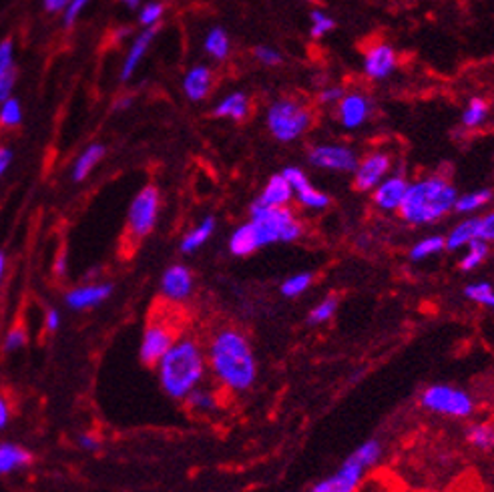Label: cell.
<instances>
[{
  "instance_id": "5",
  "label": "cell",
  "mask_w": 494,
  "mask_h": 492,
  "mask_svg": "<svg viewBox=\"0 0 494 492\" xmlns=\"http://www.w3.org/2000/svg\"><path fill=\"white\" fill-rule=\"evenodd\" d=\"M314 111L307 103L282 96L269 105L266 125L271 137L279 143H294L314 127Z\"/></svg>"
},
{
  "instance_id": "25",
  "label": "cell",
  "mask_w": 494,
  "mask_h": 492,
  "mask_svg": "<svg viewBox=\"0 0 494 492\" xmlns=\"http://www.w3.org/2000/svg\"><path fill=\"white\" fill-rule=\"evenodd\" d=\"M203 48L211 56L213 61H226L231 53V41L226 28L213 26L206 35V41H203Z\"/></svg>"
},
{
  "instance_id": "51",
  "label": "cell",
  "mask_w": 494,
  "mask_h": 492,
  "mask_svg": "<svg viewBox=\"0 0 494 492\" xmlns=\"http://www.w3.org/2000/svg\"><path fill=\"white\" fill-rule=\"evenodd\" d=\"M71 0H45V11L51 13V15H56V13H63L66 6H69Z\"/></svg>"
},
{
  "instance_id": "38",
  "label": "cell",
  "mask_w": 494,
  "mask_h": 492,
  "mask_svg": "<svg viewBox=\"0 0 494 492\" xmlns=\"http://www.w3.org/2000/svg\"><path fill=\"white\" fill-rule=\"evenodd\" d=\"M464 296H467L474 304L494 310V287L489 282L469 284L467 287H464Z\"/></svg>"
},
{
  "instance_id": "6",
  "label": "cell",
  "mask_w": 494,
  "mask_h": 492,
  "mask_svg": "<svg viewBox=\"0 0 494 492\" xmlns=\"http://www.w3.org/2000/svg\"><path fill=\"white\" fill-rule=\"evenodd\" d=\"M422 408L447 418H469L474 412V398L467 390L450 384H432L420 394Z\"/></svg>"
},
{
  "instance_id": "35",
  "label": "cell",
  "mask_w": 494,
  "mask_h": 492,
  "mask_svg": "<svg viewBox=\"0 0 494 492\" xmlns=\"http://www.w3.org/2000/svg\"><path fill=\"white\" fill-rule=\"evenodd\" d=\"M352 458H356L360 465H364L366 468H372L378 465V460L382 458V442L380 440H366L362 442L360 447H358L352 455Z\"/></svg>"
},
{
  "instance_id": "55",
  "label": "cell",
  "mask_w": 494,
  "mask_h": 492,
  "mask_svg": "<svg viewBox=\"0 0 494 492\" xmlns=\"http://www.w3.org/2000/svg\"><path fill=\"white\" fill-rule=\"evenodd\" d=\"M55 272L59 276L65 274V257H59V262H56V266H55Z\"/></svg>"
},
{
  "instance_id": "31",
  "label": "cell",
  "mask_w": 494,
  "mask_h": 492,
  "mask_svg": "<svg viewBox=\"0 0 494 492\" xmlns=\"http://www.w3.org/2000/svg\"><path fill=\"white\" fill-rule=\"evenodd\" d=\"M442 249H447V246H444V236H426L412 246L408 257L412 262H422V259H428L436 254H440Z\"/></svg>"
},
{
  "instance_id": "27",
  "label": "cell",
  "mask_w": 494,
  "mask_h": 492,
  "mask_svg": "<svg viewBox=\"0 0 494 492\" xmlns=\"http://www.w3.org/2000/svg\"><path fill=\"white\" fill-rule=\"evenodd\" d=\"M490 115V101L484 96H472L467 109L462 111V127L464 129H479L487 123Z\"/></svg>"
},
{
  "instance_id": "13",
  "label": "cell",
  "mask_w": 494,
  "mask_h": 492,
  "mask_svg": "<svg viewBox=\"0 0 494 492\" xmlns=\"http://www.w3.org/2000/svg\"><path fill=\"white\" fill-rule=\"evenodd\" d=\"M398 66V53L390 43L376 41L364 51V75L370 81H386Z\"/></svg>"
},
{
  "instance_id": "7",
  "label": "cell",
  "mask_w": 494,
  "mask_h": 492,
  "mask_svg": "<svg viewBox=\"0 0 494 492\" xmlns=\"http://www.w3.org/2000/svg\"><path fill=\"white\" fill-rule=\"evenodd\" d=\"M161 209V193L155 186H145L129 206L127 214V234L137 244V241L147 237L157 226Z\"/></svg>"
},
{
  "instance_id": "9",
  "label": "cell",
  "mask_w": 494,
  "mask_h": 492,
  "mask_svg": "<svg viewBox=\"0 0 494 492\" xmlns=\"http://www.w3.org/2000/svg\"><path fill=\"white\" fill-rule=\"evenodd\" d=\"M309 166L324 171H336V173H354L358 167V153L340 143H319L309 147L307 151Z\"/></svg>"
},
{
  "instance_id": "43",
  "label": "cell",
  "mask_w": 494,
  "mask_h": 492,
  "mask_svg": "<svg viewBox=\"0 0 494 492\" xmlns=\"http://www.w3.org/2000/svg\"><path fill=\"white\" fill-rule=\"evenodd\" d=\"M282 176L289 183V187L294 189V196L297 191H302L307 186H312V183H309V179H307V176H306V171L299 169V167H286L282 171Z\"/></svg>"
},
{
  "instance_id": "24",
  "label": "cell",
  "mask_w": 494,
  "mask_h": 492,
  "mask_svg": "<svg viewBox=\"0 0 494 492\" xmlns=\"http://www.w3.org/2000/svg\"><path fill=\"white\" fill-rule=\"evenodd\" d=\"M105 157V145L93 143L89 147L83 149V153L76 157L73 166V179L75 181H85L91 176V171L99 166V161Z\"/></svg>"
},
{
  "instance_id": "52",
  "label": "cell",
  "mask_w": 494,
  "mask_h": 492,
  "mask_svg": "<svg viewBox=\"0 0 494 492\" xmlns=\"http://www.w3.org/2000/svg\"><path fill=\"white\" fill-rule=\"evenodd\" d=\"M13 163V151L8 147H0V177L5 176Z\"/></svg>"
},
{
  "instance_id": "8",
  "label": "cell",
  "mask_w": 494,
  "mask_h": 492,
  "mask_svg": "<svg viewBox=\"0 0 494 492\" xmlns=\"http://www.w3.org/2000/svg\"><path fill=\"white\" fill-rule=\"evenodd\" d=\"M179 332L176 324L165 316H155L147 322L141 336L139 346V358L145 366L155 368L157 362L163 358L173 344L179 340Z\"/></svg>"
},
{
  "instance_id": "46",
  "label": "cell",
  "mask_w": 494,
  "mask_h": 492,
  "mask_svg": "<svg viewBox=\"0 0 494 492\" xmlns=\"http://www.w3.org/2000/svg\"><path fill=\"white\" fill-rule=\"evenodd\" d=\"M91 0H71L69 6L63 11V23L65 26H73L76 23V18L83 15V11L89 6Z\"/></svg>"
},
{
  "instance_id": "44",
  "label": "cell",
  "mask_w": 494,
  "mask_h": 492,
  "mask_svg": "<svg viewBox=\"0 0 494 492\" xmlns=\"http://www.w3.org/2000/svg\"><path fill=\"white\" fill-rule=\"evenodd\" d=\"M254 56L256 59L264 65V66H277L282 65V53L276 51L274 46H267V45H259L254 48Z\"/></svg>"
},
{
  "instance_id": "18",
  "label": "cell",
  "mask_w": 494,
  "mask_h": 492,
  "mask_svg": "<svg viewBox=\"0 0 494 492\" xmlns=\"http://www.w3.org/2000/svg\"><path fill=\"white\" fill-rule=\"evenodd\" d=\"M159 33V26H153V28H145V31L135 38L131 48H129V53L127 56H125V61H123V69H121V81H129L133 73L137 71V66L139 63L143 61V56L147 55L149 51V46L153 45L155 41V36H157Z\"/></svg>"
},
{
  "instance_id": "17",
  "label": "cell",
  "mask_w": 494,
  "mask_h": 492,
  "mask_svg": "<svg viewBox=\"0 0 494 492\" xmlns=\"http://www.w3.org/2000/svg\"><path fill=\"white\" fill-rule=\"evenodd\" d=\"M213 89V71L207 65H196L183 76V93L189 101H206Z\"/></svg>"
},
{
  "instance_id": "20",
  "label": "cell",
  "mask_w": 494,
  "mask_h": 492,
  "mask_svg": "<svg viewBox=\"0 0 494 492\" xmlns=\"http://www.w3.org/2000/svg\"><path fill=\"white\" fill-rule=\"evenodd\" d=\"M294 199V189L289 187V183L284 179L282 173L271 177L266 187L261 189L256 204L264 207H289V201Z\"/></svg>"
},
{
  "instance_id": "29",
  "label": "cell",
  "mask_w": 494,
  "mask_h": 492,
  "mask_svg": "<svg viewBox=\"0 0 494 492\" xmlns=\"http://www.w3.org/2000/svg\"><path fill=\"white\" fill-rule=\"evenodd\" d=\"M467 440L472 448L480 452L494 450V424L492 422H474L467 428Z\"/></svg>"
},
{
  "instance_id": "22",
  "label": "cell",
  "mask_w": 494,
  "mask_h": 492,
  "mask_svg": "<svg viewBox=\"0 0 494 492\" xmlns=\"http://www.w3.org/2000/svg\"><path fill=\"white\" fill-rule=\"evenodd\" d=\"M477 239H479V217H467L449 231V236L444 237V246H447L450 252H459V249L469 247L472 241Z\"/></svg>"
},
{
  "instance_id": "45",
  "label": "cell",
  "mask_w": 494,
  "mask_h": 492,
  "mask_svg": "<svg viewBox=\"0 0 494 492\" xmlns=\"http://www.w3.org/2000/svg\"><path fill=\"white\" fill-rule=\"evenodd\" d=\"M344 95H346V91L342 89V86L329 85V86H324V89L318 93V103L326 105V107H332V105L340 103V99Z\"/></svg>"
},
{
  "instance_id": "39",
  "label": "cell",
  "mask_w": 494,
  "mask_h": 492,
  "mask_svg": "<svg viewBox=\"0 0 494 492\" xmlns=\"http://www.w3.org/2000/svg\"><path fill=\"white\" fill-rule=\"evenodd\" d=\"M336 28V21L329 15H326L324 11H316L309 13V36L312 38H324L328 33H332Z\"/></svg>"
},
{
  "instance_id": "26",
  "label": "cell",
  "mask_w": 494,
  "mask_h": 492,
  "mask_svg": "<svg viewBox=\"0 0 494 492\" xmlns=\"http://www.w3.org/2000/svg\"><path fill=\"white\" fill-rule=\"evenodd\" d=\"M257 241L254 236V229H251L249 221L244 226H239L234 234L229 237V252L236 257H247L257 252Z\"/></svg>"
},
{
  "instance_id": "19",
  "label": "cell",
  "mask_w": 494,
  "mask_h": 492,
  "mask_svg": "<svg viewBox=\"0 0 494 492\" xmlns=\"http://www.w3.org/2000/svg\"><path fill=\"white\" fill-rule=\"evenodd\" d=\"M251 113V101L244 91H234L226 95L216 107H213V117L231 119V121H246Z\"/></svg>"
},
{
  "instance_id": "32",
  "label": "cell",
  "mask_w": 494,
  "mask_h": 492,
  "mask_svg": "<svg viewBox=\"0 0 494 492\" xmlns=\"http://www.w3.org/2000/svg\"><path fill=\"white\" fill-rule=\"evenodd\" d=\"M464 249H467V254H464L460 259L462 272H472V269L482 266V262L489 257V252H490L489 244H484V241H480V239L472 241V244Z\"/></svg>"
},
{
  "instance_id": "11",
  "label": "cell",
  "mask_w": 494,
  "mask_h": 492,
  "mask_svg": "<svg viewBox=\"0 0 494 492\" xmlns=\"http://www.w3.org/2000/svg\"><path fill=\"white\" fill-rule=\"evenodd\" d=\"M372 99L362 91H346V95L336 105V119L346 131H356L364 127L372 117Z\"/></svg>"
},
{
  "instance_id": "30",
  "label": "cell",
  "mask_w": 494,
  "mask_h": 492,
  "mask_svg": "<svg viewBox=\"0 0 494 492\" xmlns=\"http://www.w3.org/2000/svg\"><path fill=\"white\" fill-rule=\"evenodd\" d=\"M183 402H186V407L193 414H211V412H216L219 407V397L213 390L199 386V388L193 390Z\"/></svg>"
},
{
  "instance_id": "56",
  "label": "cell",
  "mask_w": 494,
  "mask_h": 492,
  "mask_svg": "<svg viewBox=\"0 0 494 492\" xmlns=\"http://www.w3.org/2000/svg\"><path fill=\"white\" fill-rule=\"evenodd\" d=\"M123 5H127L129 8H137L141 5V0H121Z\"/></svg>"
},
{
  "instance_id": "14",
  "label": "cell",
  "mask_w": 494,
  "mask_h": 492,
  "mask_svg": "<svg viewBox=\"0 0 494 492\" xmlns=\"http://www.w3.org/2000/svg\"><path fill=\"white\" fill-rule=\"evenodd\" d=\"M410 179L404 173H390L380 186L372 191V204L384 214H398L402 201L408 191Z\"/></svg>"
},
{
  "instance_id": "53",
  "label": "cell",
  "mask_w": 494,
  "mask_h": 492,
  "mask_svg": "<svg viewBox=\"0 0 494 492\" xmlns=\"http://www.w3.org/2000/svg\"><path fill=\"white\" fill-rule=\"evenodd\" d=\"M5 272H6V257H5V254H3V252H0V287H3Z\"/></svg>"
},
{
  "instance_id": "3",
  "label": "cell",
  "mask_w": 494,
  "mask_h": 492,
  "mask_svg": "<svg viewBox=\"0 0 494 492\" xmlns=\"http://www.w3.org/2000/svg\"><path fill=\"white\" fill-rule=\"evenodd\" d=\"M457 199L459 191L450 179L444 176H428L410 181L398 216L404 224L414 227L432 226L452 214Z\"/></svg>"
},
{
  "instance_id": "37",
  "label": "cell",
  "mask_w": 494,
  "mask_h": 492,
  "mask_svg": "<svg viewBox=\"0 0 494 492\" xmlns=\"http://www.w3.org/2000/svg\"><path fill=\"white\" fill-rule=\"evenodd\" d=\"M312 282H314L312 274L299 272V274L289 276L286 282L279 286V292H282V296H286V297H299V296L307 292L309 286H312Z\"/></svg>"
},
{
  "instance_id": "48",
  "label": "cell",
  "mask_w": 494,
  "mask_h": 492,
  "mask_svg": "<svg viewBox=\"0 0 494 492\" xmlns=\"http://www.w3.org/2000/svg\"><path fill=\"white\" fill-rule=\"evenodd\" d=\"M76 445H79V448H83L85 452H96L101 448V440L93 432H83L81 437L76 438Z\"/></svg>"
},
{
  "instance_id": "2",
  "label": "cell",
  "mask_w": 494,
  "mask_h": 492,
  "mask_svg": "<svg viewBox=\"0 0 494 492\" xmlns=\"http://www.w3.org/2000/svg\"><path fill=\"white\" fill-rule=\"evenodd\" d=\"M161 390L171 400L183 402L199 388L209 372L207 356L196 337L181 336L155 366Z\"/></svg>"
},
{
  "instance_id": "21",
  "label": "cell",
  "mask_w": 494,
  "mask_h": 492,
  "mask_svg": "<svg viewBox=\"0 0 494 492\" xmlns=\"http://www.w3.org/2000/svg\"><path fill=\"white\" fill-rule=\"evenodd\" d=\"M33 465V452L16 442H0V477Z\"/></svg>"
},
{
  "instance_id": "36",
  "label": "cell",
  "mask_w": 494,
  "mask_h": 492,
  "mask_svg": "<svg viewBox=\"0 0 494 492\" xmlns=\"http://www.w3.org/2000/svg\"><path fill=\"white\" fill-rule=\"evenodd\" d=\"M23 123V105L16 96L6 99L0 105V127L5 129H15Z\"/></svg>"
},
{
  "instance_id": "57",
  "label": "cell",
  "mask_w": 494,
  "mask_h": 492,
  "mask_svg": "<svg viewBox=\"0 0 494 492\" xmlns=\"http://www.w3.org/2000/svg\"><path fill=\"white\" fill-rule=\"evenodd\" d=\"M306 3H316V0H306Z\"/></svg>"
},
{
  "instance_id": "54",
  "label": "cell",
  "mask_w": 494,
  "mask_h": 492,
  "mask_svg": "<svg viewBox=\"0 0 494 492\" xmlns=\"http://www.w3.org/2000/svg\"><path fill=\"white\" fill-rule=\"evenodd\" d=\"M131 103H133L131 96H123V99L119 103H115V109H127Z\"/></svg>"
},
{
  "instance_id": "10",
  "label": "cell",
  "mask_w": 494,
  "mask_h": 492,
  "mask_svg": "<svg viewBox=\"0 0 494 492\" xmlns=\"http://www.w3.org/2000/svg\"><path fill=\"white\" fill-rule=\"evenodd\" d=\"M392 171V156L388 151L376 149L370 151L358 161L354 169V187L358 191H374L380 183L390 176Z\"/></svg>"
},
{
  "instance_id": "16",
  "label": "cell",
  "mask_w": 494,
  "mask_h": 492,
  "mask_svg": "<svg viewBox=\"0 0 494 492\" xmlns=\"http://www.w3.org/2000/svg\"><path fill=\"white\" fill-rule=\"evenodd\" d=\"M113 294V284L99 282V284H85L79 287H73L71 292H66L65 304L75 312H85L91 310L109 300Z\"/></svg>"
},
{
  "instance_id": "34",
  "label": "cell",
  "mask_w": 494,
  "mask_h": 492,
  "mask_svg": "<svg viewBox=\"0 0 494 492\" xmlns=\"http://www.w3.org/2000/svg\"><path fill=\"white\" fill-rule=\"evenodd\" d=\"M294 197L299 201V206L306 207V209H312V211H322V209L329 207V204H332V199H329L328 193L319 191L312 186H307L306 189L297 191Z\"/></svg>"
},
{
  "instance_id": "33",
  "label": "cell",
  "mask_w": 494,
  "mask_h": 492,
  "mask_svg": "<svg viewBox=\"0 0 494 492\" xmlns=\"http://www.w3.org/2000/svg\"><path fill=\"white\" fill-rule=\"evenodd\" d=\"M338 306H340V302H338L336 296H328L324 297L322 302L316 304L312 310H309L307 314V324L309 326H319V324H326L332 320V317L336 316L338 312Z\"/></svg>"
},
{
  "instance_id": "41",
  "label": "cell",
  "mask_w": 494,
  "mask_h": 492,
  "mask_svg": "<svg viewBox=\"0 0 494 492\" xmlns=\"http://www.w3.org/2000/svg\"><path fill=\"white\" fill-rule=\"evenodd\" d=\"M163 13H165V5L163 3H147L141 8V13H139L141 26H145V28L159 26Z\"/></svg>"
},
{
  "instance_id": "47",
  "label": "cell",
  "mask_w": 494,
  "mask_h": 492,
  "mask_svg": "<svg viewBox=\"0 0 494 492\" xmlns=\"http://www.w3.org/2000/svg\"><path fill=\"white\" fill-rule=\"evenodd\" d=\"M479 239L484 244H494V209L479 217Z\"/></svg>"
},
{
  "instance_id": "42",
  "label": "cell",
  "mask_w": 494,
  "mask_h": 492,
  "mask_svg": "<svg viewBox=\"0 0 494 492\" xmlns=\"http://www.w3.org/2000/svg\"><path fill=\"white\" fill-rule=\"evenodd\" d=\"M26 346V332L25 327L21 326H15L8 330V334L5 336V342H3V348L5 352H18L23 350Z\"/></svg>"
},
{
  "instance_id": "28",
  "label": "cell",
  "mask_w": 494,
  "mask_h": 492,
  "mask_svg": "<svg viewBox=\"0 0 494 492\" xmlns=\"http://www.w3.org/2000/svg\"><path fill=\"white\" fill-rule=\"evenodd\" d=\"M490 201H492L490 189L469 191V193H464V196H459L457 206H454V214H462V216L479 214V211L487 207Z\"/></svg>"
},
{
  "instance_id": "15",
  "label": "cell",
  "mask_w": 494,
  "mask_h": 492,
  "mask_svg": "<svg viewBox=\"0 0 494 492\" xmlns=\"http://www.w3.org/2000/svg\"><path fill=\"white\" fill-rule=\"evenodd\" d=\"M193 274L187 266L173 264L161 276V296L171 304L186 302L193 294Z\"/></svg>"
},
{
  "instance_id": "50",
  "label": "cell",
  "mask_w": 494,
  "mask_h": 492,
  "mask_svg": "<svg viewBox=\"0 0 494 492\" xmlns=\"http://www.w3.org/2000/svg\"><path fill=\"white\" fill-rule=\"evenodd\" d=\"M11 417H13L11 404H8V400L0 394V430H5L8 424H11Z\"/></svg>"
},
{
  "instance_id": "1",
  "label": "cell",
  "mask_w": 494,
  "mask_h": 492,
  "mask_svg": "<svg viewBox=\"0 0 494 492\" xmlns=\"http://www.w3.org/2000/svg\"><path fill=\"white\" fill-rule=\"evenodd\" d=\"M207 368L221 388L244 394L257 380V358L247 336L237 327H221L206 348Z\"/></svg>"
},
{
  "instance_id": "49",
  "label": "cell",
  "mask_w": 494,
  "mask_h": 492,
  "mask_svg": "<svg viewBox=\"0 0 494 492\" xmlns=\"http://www.w3.org/2000/svg\"><path fill=\"white\" fill-rule=\"evenodd\" d=\"M45 327H46V332H51V334H55L56 330H59V327H61L59 310H55V307H48L46 314H45Z\"/></svg>"
},
{
  "instance_id": "23",
  "label": "cell",
  "mask_w": 494,
  "mask_h": 492,
  "mask_svg": "<svg viewBox=\"0 0 494 492\" xmlns=\"http://www.w3.org/2000/svg\"><path fill=\"white\" fill-rule=\"evenodd\" d=\"M213 231H216V217L213 216H207V217H203L199 224L193 227L189 234L183 236L181 239V254H186V256H191V254H196L199 252V249L207 244V241L211 239L213 236Z\"/></svg>"
},
{
  "instance_id": "4",
  "label": "cell",
  "mask_w": 494,
  "mask_h": 492,
  "mask_svg": "<svg viewBox=\"0 0 494 492\" xmlns=\"http://www.w3.org/2000/svg\"><path fill=\"white\" fill-rule=\"evenodd\" d=\"M249 226L259 249L271 244H294L304 236V224L292 207H264L254 201L249 207Z\"/></svg>"
},
{
  "instance_id": "40",
  "label": "cell",
  "mask_w": 494,
  "mask_h": 492,
  "mask_svg": "<svg viewBox=\"0 0 494 492\" xmlns=\"http://www.w3.org/2000/svg\"><path fill=\"white\" fill-rule=\"evenodd\" d=\"M16 73L15 66V43L13 38H5L0 43V76H8Z\"/></svg>"
},
{
  "instance_id": "12",
  "label": "cell",
  "mask_w": 494,
  "mask_h": 492,
  "mask_svg": "<svg viewBox=\"0 0 494 492\" xmlns=\"http://www.w3.org/2000/svg\"><path fill=\"white\" fill-rule=\"evenodd\" d=\"M366 470L368 468L356 458L348 457L334 475L318 480L312 487V492H356L362 485Z\"/></svg>"
}]
</instances>
